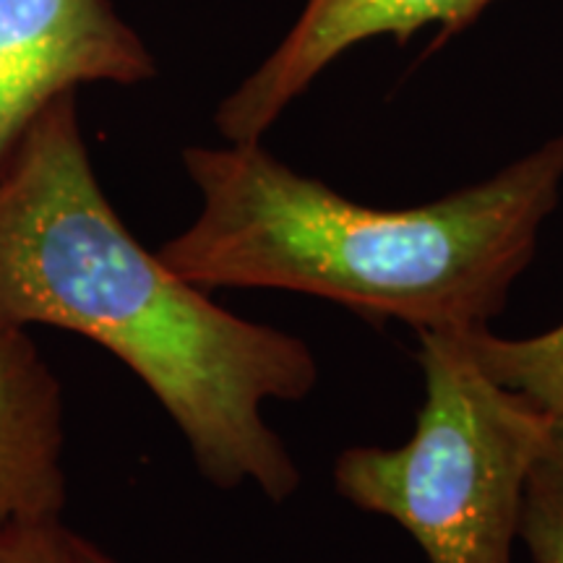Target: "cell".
Masks as SVG:
<instances>
[{
  "label": "cell",
  "instance_id": "obj_5",
  "mask_svg": "<svg viewBox=\"0 0 563 563\" xmlns=\"http://www.w3.org/2000/svg\"><path fill=\"white\" fill-rule=\"evenodd\" d=\"M496 0H306L290 32L217 108V131L230 144L264 141L285 110L313 81L376 37L407 45L415 34L439 26L441 42L462 34Z\"/></svg>",
  "mask_w": 563,
  "mask_h": 563
},
{
  "label": "cell",
  "instance_id": "obj_3",
  "mask_svg": "<svg viewBox=\"0 0 563 563\" xmlns=\"http://www.w3.org/2000/svg\"><path fill=\"white\" fill-rule=\"evenodd\" d=\"M426 399L402 446H350L334 490L394 519L428 563H511L527 477L553 415L485 373L456 332H420Z\"/></svg>",
  "mask_w": 563,
  "mask_h": 563
},
{
  "label": "cell",
  "instance_id": "obj_2",
  "mask_svg": "<svg viewBox=\"0 0 563 563\" xmlns=\"http://www.w3.org/2000/svg\"><path fill=\"white\" fill-rule=\"evenodd\" d=\"M201 207L157 251L203 290L264 287L332 300L415 332H473L506 308L563 191V133L420 207H365L264 150L188 146Z\"/></svg>",
  "mask_w": 563,
  "mask_h": 563
},
{
  "label": "cell",
  "instance_id": "obj_9",
  "mask_svg": "<svg viewBox=\"0 0 563 563\" xmlns=\"http://www.w3.org/2000/svg\"><path fill=\"white\" fill-rule=\"evenodd\" d=\"M0 563H81V538L60 517L0 519Z\"/></svg>",
  "mask_w": 563,
  "mask_h": 563
},
{
  "label": "cell",
  "instance_id": "obj_8",
  "mask_svg": "<svg viewBox=\"0 0 563 563\" xmlns=\"http://www.w3.org/2000/svg\"><path fill=\"white\" fill-rule=\"evenodd\" d=\"M519 540L534 563H563V415L553 418L527 477Z\"/></svg>",
  "mask_w": 563,
  "mask_h": 563
},
{
  "label": "cell",
  "instance_id": "obj_1",
  "mask_svg": "<svg viewBox=\"0 0 563 563\" xmlns=\"http://www.w3.org/2000/svg\"><path fill=\"white\" fill-rule=\"evenodd\" d=\"M207 292L118 217L91 167L76 91L47 104L0 162V321L102 344L170 415L203 481L253 485L282 504L300 470L264 402L306 399L319 363L298 336Z\"/></svg>",
  "mask_w": 563,
  "mask_h": 563
},
{
  "label": "cell",
  "instance_id": "obj_7",
  "mask_svg": "<svg viewBox=\"0 0 563 563\" xmlns=\"http://www.w3.org/2000/svg\"><path fill=\"white\" fill-rule=\"evenodd\" d=\"M493 382L525 394L548 415H563V321L538 336L506 340L490 327L456 332Z\"/></svg>",
  "mask_w": 563,
  "mask_h": 563
},
{
  "label": "cell",
  "instance_id": "obj_10",
  "mask_svg": "<svg viewBox=\"0 0 563 563\" xmlns=\"http://www.w3.org/2000/svg\"><path fill=\"white\" fill-rule=\"evenodd\" d=\"M81 563H118V561H112L108 553L100 551V548L87 543V540L81 538Z\"/></svg>",
  "mask_w": 563,
  "mask_h": 563
},
{
  "label": "cell",
  "instance_id": "obj_6",
  "mask_svg": "<svg viewBox=\"0 0 563 563\" xmlns=\"http://www.w3.org/2000/svg\"><path fill=\"white\" fill-rule=\"evenodd\" d=\"M63 386L26 327L0 321V519L60 517L68 498Z\"/></svg>",
  "mask_w": 563,
  "mask_h": 563
},
{
  "label": "cell",
  "instance_id": "obj_4",
  "mask_svg": "<svg viewBox=\"0 0 563 563\" xmlns=\"http://www.w3.org/2000/svg\"><path fill=\"white\" fill-rule=\"evenodd\" d=\"M154 76L157 60L110 0H0V162L58 97Z\"/></svg>",
  "mask_w": 563,
  "mask_h": 563
}]
</instances>
